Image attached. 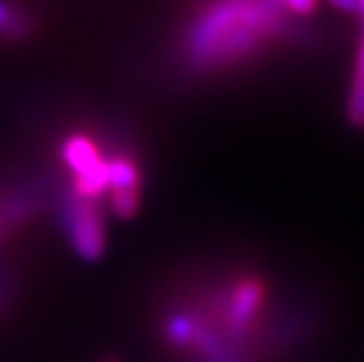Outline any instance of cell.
I'll list each match as a JSON object with an SVG mask.
<instances>
[{
  "label": "cell",
  "instance_id": "1",
  "mask_svg": "<svg viewBox=\"0 0 364 362\" xmlns=\"http://www.w3.org/2000/svg\"><path fill=\"white\" fill-rule=\"evenodd\" d=\"M279 0H214L186 36L192 70H214L255 53L284 26Z\"/></svg>",
  "mask_w": 364,
  "mask_h": 362
},
{
  "label": "cell",
  "instance_id": "2",
  "mask_svg": "<svg viewBox=\"0 0 364 362\" xmlns=\"http://www.w3.org/2000/svg\"><path fill=\"white\" fill-rule=\"evenodd\" d=\"M63 227L70 247L83 260H98L107 247V216L96 201L68 196L63 206Z\"/></svg>",
  "mask_w": 364,
  "mask_h": 362
},
{
  "label": "cell",
  "instance_id": "3",
  "mask_svg": "<svg viewBox=\"0 0 364 362\" xmlns=\"http://www.w3.org/2000/svg\"><path fill=\"white\" fill-rule=\"evenodd\" d=\"M109 164V212L118 218L136 216L142 206V171L124 153L107 157Z\"/></svg>",
  "mask_w": 364,
  "mask_h": 362
},
{
  "label": "cell",
  "instance_id": "4",
  "mask_svg": "<svg viewBox=\"0 0 364 362\" xmlns=\"http://www.w3.org/2000/svg\"><path fill=\"white\" fill-rule=\"evenodd\" d=\"M347 118L353 127H364V40L355 55L353 79L347 98Z\"/></svg>",
  "mask_w": 364,
  "mask_h": 362
},
{
  "label": "cell",
  "instance_id": "5",
  "mask_svg": "<svg viewBox=\"0 0 364 362\" xmlns=\"http://www.w3.org/2000/svg\"><path fill=\"white\" fill-rule=\"evenodd\" d=\"M0 36L5 38H18L22 36V18H18V14L0 0Z\"/></svg>",
  "mask_w": 364,
  "mask_h": 362
},
{
  "label": "cell",
  "instance_id": "6",
  "mask_svg": "<svg viewBox=\"0 0 364 362\" xmlns=\"http://www.w3.org/2000/svg\"><path fill=\"white\" fill-rule=\"evenodd\" d=\"M286 11H292L296 16H308L316 9V0H279Z\"/></svg>",
  "mask_w": 364,
  "mask_h": 362
},
{
  "label": "cell",
  "instance_id": "7",
  "mask_svg": "<svg viewBox=\"0 0 364 362\" xmlns=\"http://www.w3.org/2000/svg\"><path fill=\"white\" fill-rule=\"evenodd\" d=\"M327 3L345 14H360V0H327Z\"/></svg>",
  "mask_w": 364,
  "mask_h": 362
},
{
  "label": "cell",
  "instance_id": "8",
  "mask_svg": "<svg viewBox=\"0 0 364 362\" xmlns=\"http://www.w3.org/2000/svg\"><path fill=\"white\" fill-rule=\"evenodd\" d=\"M360 16H364V0H360Z\"/></svg>",
  "mask_w": 364,
  "mask_h": 362
},
{
  "label": "cell",
  "instance_id": "9",
  "mask_svg": "<svg viewBox=\"0 0 364 362\" xmlns=\"http://www.w3.org/2000/svg\"><path fill=\"white\" fill-rule=\"evenodd\" d=\"M107 362H114V360H107Z\"/></svg>",
  "mask_w": 364,
  "mask_h": 362
}]
</instances>
